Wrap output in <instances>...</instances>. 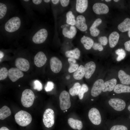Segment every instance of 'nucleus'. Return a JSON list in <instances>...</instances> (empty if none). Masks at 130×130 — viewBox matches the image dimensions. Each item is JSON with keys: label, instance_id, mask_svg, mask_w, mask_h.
<instances>
[{"label": "nucleus", "instance_id": "nucleus-36", "mask_svg": "<svg viewBox=\"0 0 130 130\" xmlns=\"http://www.w3.org/2000/svg\"><path fill=\"white\" fill-rule=\"evenodd\" d=\"M34 86L33 88L38 91L41 90L43 89L42 83L38 80H35L34 82Z\"/></svg>", "mask_w": 130, "mask_h": 130}, {"label": "nucleus", "instance_id": "nucleus-16", "mask_svg": "<svg viewBox=\"0 0 130 130\" xmlns=\"http://www.w3.org/2000/svg\"><path fill=\"white\" fill-rule=\"evenodd\" d=\"M85 21V18L83 16L81 15L78 16L76 18L75 24L76 27L81 31H85L87 29Z\"/></svg>", "mask_w": 130, "mask_h": 130}, {"label": "nucleus", "instance_id": "nucleus-14", "mask_svg": "<svg viewBox=\"0 0 130 130\" xmlns=\"http://www.w3.org/2000/svg\"><path fill=\"white\" fill-rule=\"evenodd\" d=\"M92 9L94 12L98 14H106L109 11L108 7L106 4L101 3H95L93 6Z\"/></svg>", "mask_w": 130, "mask_h": 130}, {"label": "nucleus", "instance_id": "nucleus-47", "mask_svg": "<svg viewBox=\"0 0 130 130\" xmlns=\"http://www.w3.org/2000/svg\"><path fill=\"white\" fill-rule=\"evenodd\" d=\"M60 0H52L51 1L52 3L54 4H58Z\"/></svg>", "mask_w": 130, "mask_h": 130}, {"label": "nucleus", "instance_id": "nucleus-10", "mask_svg": "<svg viewBox=\"0 0 130 130\" xmlns=\"http://www.w3.org/2000/svg\"><path fill=\"white\" fill-rule=\"evenodd\" d=\"M104 81L102 79L97 80L94 84L91 91V96L94 97L98 96L101 93Z\"/></svg>", "mask_w": 130, "mask_h": 130}, {"label": "nucleus", "instance_id": "nucleus-30", "mask_svg": "<svg viewBox=\"0 0 130 130\" xmlns=\"http://www.w3.org/2000/svg\"><path fill=\"white\" fill-rule=\"evenodd\" d=\"M80 84L78 82L75 83L69 90V93L72 96L78 95L81 87Z\"/></svg>", "mask_w": 130, "mask_h": 130}, {"label": "nucleus", "instance_id": "nucleus-41", "mask_svg": "<svg viewBox=\"0 0 130 130\" xmlns=\"http://www.w3.org/2000/svg\"><path fill=\"white\" fill-rule=\"evenodd\" d=\"M98 41L100 42V44L102 45L105 46L108 43V39L105 36H101L98 39Z\"/></svg>", "mask_w": 130, "mask_h": 130}, {"label": "nucleus", "instance_id": "nucleus-11", "mask_svg": "<svg viewBox=\"0 0 130 130\" xmlns=\"http://www.w3.org/2000/svg\"><path fill=\"white\" fill-rule=\"evenodd\" d=\"M50 63L51 69L53 72L57 73L60 72L62 65V62L58 58L55 57H52Z\"/></svg>", "mask_w": 130, "mask_h": 130}, {"label": "nucleus", "instance_id": "nucleus-35", "mask_svg": "<svg viewBox=\"0 0 130 130\" xmlns=\"http://www.w3.org/2000/svg\"><path fill=\"white\" fill-rule=\"evenodd\" d=\"M102 20L100 18L96 19L94 22L91 26L90 28V31L94 29H96L97 27L101 23Z\"/></svg>", "mask_w": 130, "mask_h": 130}, {"label": "nucleus", "instance_id": "nucleus-5", "mask_svg": "<svg viewBox=\"0 0 130 130\" xmlns=\"http://www.w3.org/2000/svg\"><path fill=\"white\" fill-rule=\"evenodd\" d=\"M60 106L62 110L69 109L71 106L70 97L68 92L64 91L61 93L59 96Z\"/></svg>", "mask_w": 130, "mask_h": 130}, {"label": "nucleus", "instance_id": "nucleus-43", "mask_svg": "<svg viewBox=\"0 0 130 130\" xmlns=\"http://www.w3.org/2000/svg\"><path fill=\"white\" fill-rule=\"evenodd\" d=\"M60 1L61 5L64 7L67 6L70 2V0H60Z\"/></svg>", "mask_w": 130, "mask_h": 130}, {"label": "nucleus", "instance_id": "nucleus-17", "mask_svg": "<svg viewBox=\"0 0 130 130\" xmlns=\"http://www.w3.org/2000/svg\"><path fill=\"white\" fill-rule=\"evenodd\" d=\"M117 80L114 78L104 83L102 91L105 92L107 91H111L114 90L117 83Z\"/></svg>", "mask_w": 130, "mask_h": 130}, {"label": "nucleus", "instance_id": "nucleus-28", "mask_svg": "<svg viewBox=\"0 0 130 130\" xmlns=\"http://www.w3.org/2000/svg\"><path fill=\"white\" fill-rule=\"evenodd\" d=\"M11 110L7 106L5 105L0 109V119L3 120L10 115Z\"/></svg>", "mask_w": 130, "mask_h": 130}, {"label": "nucleus", "instance_id": "nucleus-37", "mask_svg": "<svg viewBox=\"0 0 130 130\" xmlns=\"http://www.w3.org/2000/svg\"><path fill=\"white\" fill-rule=\"evenodd\" d=\"M54 84V83L51 81H48L45 88V91L46 92L52 91L53 89Z\"/></svg>", "mask_w": 130, "mask_h": 130}, {"label": "nucleus", "instance_id": "nucleus-7", "mask_svg": "<svg viewBox=\"0 0 130 130\" xmlns=\"http://www.w3.org/2000/svg\"><path fill=\"white\" fill-rule=\"evenodd\" d=\"M89 118L93 124L99 125L101 122V118L100 112L98 110L95 108L91 109L88 114Z\"/></svg>", "mask_w": 130, "mask_h": 130}, {"label": "nucleus", "instance_id": "nucleus-27", "mask_svg": "<svg viewBox=\"0 0 130 130\" xmlns=\"http://www.w3.org/2000/svg\"><path fill=\"white\" fill-rule=\"evenodd\" d=\"M65 54L67 57L72 58L75 59H78L80 56V52L78 48H76L73 50L66 51Z\"/></svg>", "mask_w": 130, "mask_h": 130}, {"label": "nucleus", "instance_id": "nucleus-54", "mask_svg": "<svg viewBox=\"0 0 130 130\" xmlns=\"http://www.w3.org/2000/svg\"><path fill=\"white\" fill-rule=\"evenodd\" d=\"M113 1L115 2H117L119 1V0H114Z\"/></svg>", "mask_w": 130, "mask_h": 130}, {"label": "nucleus", "instance_id": "nucleus-26", "mask_svg": "<svg viewBox=\"0 0 130 130\" xmlns=\"http://www.w3.org/2000/svg\"><path fill=\"white\" fill-rule=\"evenodd\" d=\"M85 75L84 67L80 65L77 70L74 72L73 74L74 78L77 80L82 79Z\"/></svg>", "mask_w": 130, "mask_h": 130}, {"label": "nucleus", "instance_id": "nucleus-44", "mask_svg": "<svg viewBox=\"0 0 130 130\" xmlns=\"http://www.w3.org/2000/svg\"><path fill=\"white\" fill-rule=\"evenodd\" d=\"M124 46L126 51L130 52V40L125 43Z\"/></svg>", "mask_w": 130, "mask_h": 130}, {"label": "nucleus", "instance_id": "nucleus-45", "mask_svg": "<svg viewBox=\"0 0 130 130\" xmlns=\"http://www.w3.org/2000/svg\"><path fill=\"white\" fill-rule=\"evenodd\" d=\"M68 61L70 65L76 63V62L75 59L70 57L69 58H68Z\"/></svg>", "mask_w": 130, "mask_h": 130}, {"label": "nucleus", "instance_id": "nucleus-12", "mask_svg": "<svg viewBox=\"0 0 130 130\" xmlns=\"http://www.w3.org/2000/svg\"><path fill=\"white\" fill-rule=\"evenodd\" d=\"M16 67L21 71L26 72L30 68V64L26 59L22 58H17L15 61Z\"/></svg>", "mask_w": 130, "mask_h": 130}, {"label": "nucleus", "instance_id": "nucleus-15", "mask_svg": "<svg viewBox=\"0 0 130 130\" xmlns=\"http://www.w3.org/2000/svg\"><path fill=\"white\" fill-rule=\"evenodd\" d=\"M84 68L85 77L86 79H89L91 78L95 71L96 68V64L93 61H90L85 64Z\"/></svg>", "mask_w": 130, "mask_h": 130}, {"label": "nucleus", "instance_id": "nucleus-34", "mask_svg": "<svg viewBox=\"0 0 130 130\" xmlns=\"http://www.w3.org/2000/svg\"><path fill=\"white\" fill-rule=\"evenodd\" d=\"M8 74V71L5 67H3L0 69V80L6 79Z\"/></svg>", "mask_w": 130, "mask_h": 130}, {"label": "nucleus", "instance_id": "nucleus-55", "mask_svg": "<svg viewBox=\"0 0 130 130\" xmlns=\"http://www.w3.org/2000/svg\"><path fill=\"white\" fill-rule=\"evenodd\" d=\"M24 1H26V2H27V1H29V0H24Z\"/></svg>", "mask_w": 130, "mask_h": 130}, {"label": "nucleus", "instance_id": "nucleus-4", "mask_svg": "<svg viewBox=\"0 0 130 130\" xmlns=\"http://www.w3.org/2000/svg\"><path fill=\"white\" fill-rule=\"evenodd\" d=\"M54 114L52 109L48 108L45 111L43 116V121L45 126L46 127H52L54 123Z\"/></svg>", "mask_w": 130, "mask_h": 130}, {"label": "nucleus", "instance_id": "nucleus-32", "mask_svg": "<svg viewBox=\"0 0 130 130\" xmlns=\"http://www.w3.org/2000/svg\"><path fill=\"white\" fill-rule=\"evenodd\" d=\"M88 90V88L86 84H82L78 95L80 99H82L83 98L84 94L87 92Z\"/></svg>", "mask_w": 130, "mask_h": 130}, {"label": "nucleus", "instance_id": "nucleus-24", "mask_svg": "<svg viewBox=\"0 0 130 130\" xmlns=\"http://www.w3.org/2000/svg\"><path fill=\"white\" fill-rule=\"evenodd\" d=\"M117 28L119 31L122 32L129 31L130 30V19L127 18L125 19L118 25Z\"/></svg>", "mask_w": 130, "mask_h": 130}, {"label": "nucleus", "instance_id": "nucleus-18", "mask_svg": "<svg viewBox=\"0 0 130 130\" xmlns=\"http://www.w3.org/2000/svg\"><path fill=\"white\" fill-rule=\"evenodd\" d=\"M62 32L64 37L72 39L76 35L77 31L75 26H71L69 30L66 27L63 28L62 29Z\"/></svg>", "mask_w": 130, "mask_h": 130}, {"label": "nucleus", "instance_id": "nucleus-9", "mask_svg": "<svg viewBox=\"0 0 130 130\" xmlns=\"http://www.w3.org/2000/svg\"><path fill=\"white\" fill-rule=\"evenodd\" d=\"M24 75L23 72L17 68L12 67L8 70V76L10 80L14 82Z\"/></svg>", "mask_w": 130, "mask_h": 130}, {"label": "nucleus", "instance_id": "nucleus-31", "mask_svg": "<svg viewBox=\"0 0 130 130\" xmlns=\"http://www.w3.org/2000/svg\"><path fill=\"white\" fill-rule=\"evenodd\" d=\"M118 55L116 58L117 60L118 61H120L123 59L125 57L126 53L123 49H118L115 52Z\"/></svg>", "mask_w": 130, "mask_h": 130}, {"label": "nucleus", "instance_id": "nucleus-56", "mask_svg": "<svg viewBox=\"0 0 130 130\" xmlns=\"http://www.w3.org/2000/svg\"><path fill=\"white\" fill-rule=\"evenodd\" d=\"M91 100L92 101H93V99H91Z\"/></svg>", "mask_w": 130, "mask_h": 130}, {"label": "nucleus", "instance_id": "nucleus-20", "mask_svg": "<svg viewBox=\"0 0 130 130\" xmlns=\"http://www.w3.org/2000/svg\"><path fill=\"white\" fill-rule=\"evenodd\" d=\"M118 77L122 84L126 85L130 84V76L127 74L124 71L120 70L119 71Z\"/></svg>", "mask_w": 130, "mask_h": 130}, {"label": "nucleus", "instance_id": "nucleus-1", "mask_svg": "<svg viewBox=\"0 0 130 130\" xmlns=\"http://www.w3.org/2000/svg\"><path fill=\"white\" fill-rule=\"evenodd\" d=\"M16 123L19 125L25 126L29 125L32 121L30 114L24 110H21L16 113L14 116Z\"/></svg>", "mask_w": 130, "mask_h": 130}, {"label": "nucleus", "instance_id": "nucleus-40", "mask_svg": "<svg viewBox=\"0 0 130 130\" xmlns=\"http://www.w3.org/2000/svg\"><path fill=\"white\" fill-rule=\"evenodd\" d=\"M92 48L95 50H98L99 51H102L103 49L102 45L100 43H94L92 46Z\"/></svg>", "mask_w": 130, "mask_h": 130}, {"label": "nucleus", "instance_id": "nucleus-6", "mask_svg": "<svg viewBox=\"0 0 130 130\" xmlns=\"http://www.w3.org/2000/svg\"><path fill=\"white\" fill-rule=\"evenodd\" d=\"M48 32L45 28H42L37 31L33 35L32 38L33 42L36 44L43 43L48 36Z\"/></svg>", "mask_w": 130, "mask_h": 130}, {"label": "nucleus", "instance_id": "nucleus-38", "mask_svg": "<svg viewBox=\"0 0 130 130\" xmlns=\"http://www.w3.org/2000/svg\"><path fill=\"white\" fill-rule=\"evenodd\" d=\"M79 67L78 65L76 63L70 65L68 69V71L70 73L74 72L77 70Z\"/></svg>", "mask_w": 130, "mask_h": 130}, {"label": "nucleus", "instance_id": "nucleus-13", "mask_svg": "<svg viewBox=\"0 0 130 130\" xmlns=\"http://www.w3.org/2000/svg\"><path fill=\"white\" fill-rule=\"evenodd\" d=\"M47 59V57L45 53L39 51L36 54L34 57V64L38 67H41L45 64Z\"/></svg>", "mask_w": 130, "mask_h": 130}, {"label": "nucleus", "instance_id": "nucleus-19", "mask_svg": "<svg viewBox=\"0 0 130 130\" xmlns=\"http://www.w3.org/2000/svg\"><path fill=\"white\" fill-rule=\"evenodd\" d=\"M88 1L87 0H77L76 1V8L78 13H82L87 9Z\"/></svg>", "mask_w": 130, "mask_h": 130}, {"label": "nucleus", "instance_id": "nucleus-23", "mask_svg": "<svg viewBox=\"0 0 130 130\" xmlns=\"http://www.w3.org/2000/svg\"><path fill=\"white\" fill-rule=\"evenodd\" d=\"M80 41L85 49L87 50L90 49L94 43L93 40L90 38L84 36L81 39Z\"/></svg>", "mask_w": 130, "mask_h": 130}, {"label": "nucleus", "instance_id": "nucleus-48", "mask_svg": "<svg viewBox=\"0 0 130 130\" xmlns=\"http://www.w3.org/2000/svg\"><path fill=\"white\" fill-rule=\"evenodd\" d=\"M4 56V54L3 52L2 51H0V60L1 59L3 58Z\"/></svg>", "mask_w": 130, "mask_h": 130}, {"label": "nucleus", "instance_id": "nucleus-22", "mask_svg": "<svg viewBox=\"0 0 130 130\" xmlns=\"http://www.w3.org/2000/svg\"><path fill=\"white\" fill-rule=\"evenodd\" d=\"M68 122L71 127L74 129L80 130L82 128V123L78 120L70 118L68 119Z\"/></svg>", "mask_w": 130, "mask_h": 130}, {"label": "nucleus", "instance_id": "nucleus-3", "mask_svg": "<svg viewBox=\"0 0 130 130\" xmlns=\"http://www.w3.org/2000/svg\"><path fill=\"white\" fill-rule=\"evenodd\" d=\"M21 21L18 17H13L6 23L4 27L5 30L9 32H12L18 30L20 26Z\"/></svg>", "mask_w": 130, "mask_h": 130}, {"label": "nucleus", "instance_id": "nucleus-49", "mask_svg": "<svg viewBox=\"0 0 130 130\" xmlns=\"http://www.w3.org/2000/svg\"><path fill=\"white\" fill-rule=\"evenodd\" d=\"M0 130H9L8 128L5 127H3L0 128Z\"/></svg>", "mask_w": 130, "mask_h": 130}, {"label": "nucleus", "instance_id": "nucleus-51", "mask_svg": "<svg viewBox=\"0 0 130 130\" xmlns=\"http://www.w3.org/2000/svg\"><path fill=\"white\" fill-rule=\"evenodd\" d=\"M128 34L129 37L130 38V30L128 31Z\"/></svg>", "mask_w": 130, "mask_h": 130}, {"label": "nucleus", "instance_id": "nucleus-39", "mask_svg": "<svg viewBox=\"0 0 130 130\" xmlns=\"http://www.w3.org/2000/svg\"><path fill=\"white\" fill-rule=\"evenodd\" d=\"M110 130H128V129L124 125H116L112 127Z\"/></svg>", "mask_w": 130, "mask_h": 130}, {"label": "nucleus", "instance_id": "nucleus-29", "mask_svg": "<svg viewBox=\"0 0 130 130\" xmlns=\"http://www.w3.org/2000/svg\"><path fill=\"white\" fill-rule=\"evenodd\" d=\"M66 22L68 24L71 26L75 25L76 20L75 16L71 11H68L66 14Z\"/></svg>", "mask_w": 130, "mask_h": 130}, {"label": "nucleus", "instance_id": "nucleus-2", "mask_svg": "<svg viewBox=\"0 0 130 130\" xmlns=\"http://www.w3.org/2000/svg\"><path fill=\"white\" fill-rule=\"evenodd\" d=\"M35 95L33 91L29 89L24 90L22 93L21 100L22 105L28 108L33 104L34 100Z\"/></svg>", "mask_w": 130, "mask_h": 130}, {"label": "nucleus", "instance_id": "nucleus-57", "mask_svg": "<svg viewBox=\"0 0 130 130\" xmlns=\"http://www.w3.org/2000/svg\"><path fill=\"white\" fill-rule=\"evenodd\" d=\"M20 85H19V86H20Z\"/></svg>", "mask_w": 130, "mask_h": 130}, {"label": "nucleus", "instance_id": "nucleus-33", "mask_svg": "<svg viewBox=\"0 0 130 130\" xmlns=\"http://www.w3.org/2000/svg\"><path fill=\"white\" fill-rule=\"evenodd\" d=\"M7 6L5 4L0 3V19L3 18L7 12Z\"/></svg>", "mask_w": 130, "mask_h": 130}, {"label": "nucleus", "instance_id": "nucleus-8", "mask_svg": "<svg viewBox=\"0 0 130 130\" xmlns=\"http://www.w3.org/2000/svg\"><path fill=\"white\" fill-rule=\"evenodd\" d=\"M109 105L115 110L120 111L125 108L126 103L122 99L118 98H112L109 101Z\"/></svg>", "mask_w": 130, "mask_h": 130}, {"label": "nucleus", "instance_id": "nucleus-42", "mask_svg": "<svg viewBox=\"0 0 130 130\" xmlns=\"http://www.w3.org/2000/svg\"><path fill=\"white\" fill-rule=\"evenodd\" d=\"M100 33V30L97 28L90 31L91 35L93 37H96Z\"/></svg>", "mask_w": 130, "mask_h": 130}, {"label": "nucleus", "instance_id": "nucleus-52", "mask_svg": "<svg viewBox=\"0 0 130 130\" xmlns=\"http://www.w3.org/2000/svg\"><path fill=\"white\" fill-rule=\"evenodd\" d=\"M128 109L130 111V105L128 107Z\"/></svg>", "mask_w": 130, "mask_h": 130}, {"label": "nucleus", "instance_id": "nucleus-50", "mask_svg": "<svg viewBox=\"0 0 130 130\" xmlns=\"http://www.w3.org/2000/svg\"><path fill=\"white\" fill-rule=\"evenodd\" d=\"M44 1L45 2L48 3L50 2V0H44Z\"/></svg>", "mask_w": 130, "mask_h": 130}, {"label": "nucleus", "instance_id": "nucleus-46", "mask_svg": "<svg viewBox=\"0 0 130 130\" xmlns=\"http://www.w3.org/2000/svg\"><path fill=\"white\" fill-rule=\"evenodd\" d=\"M32 1L33 3L36 5H38L40 4L42 1L41 0H33Z\"/></svg>", "mask_w": 130, "mask_h": 130}, {"label": "nucleus", "instance_id": "nucleus-25", "mask_svg": "<svg viewBox=\"0 0 130 130\" xmlns=\"http://www.w3.org/2000/svg\"><path fill=\"white\" fill-rule=\"evenodd\" d=\"M114 91V92L117 94L129 93L130 92V86L122 84H118L115 86Z\"/></svg>", "mask_w": 130, "mask_h": 130}, {"label": "nucleus", "instance_id": "nucleus-21", "mask_svg": "<svg viewBox=\"0 0 130 130\" xmlns=\"http://www.w3.org/2000/svg\"><path fill=\"white\" fill-rule=\"evenodd\" d=\"M119 38V35L117 32H112L109 35V42L110 46L111 48L114 47L117 43Z\"/></svg>", "mask_w": 130, "mask_h": 130}, {"label": "nucleus", "instance_id": "nucleus-53", "mask_svg": "<svg viewBox=\"0 0 130 130\" xmlns=\"http://www.w3.org/2000/svg\"><path fill=\"white\" fill-rule=\"evenodd\" d=\"M105 1L107 2H110V1H111V0H105Z\"/></svg>", "mask_w": 130, "mask_h": 130}]
</instances>
